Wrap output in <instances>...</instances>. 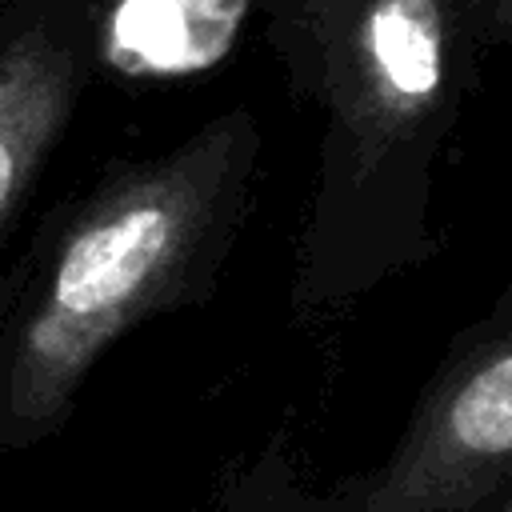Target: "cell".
Wrapping results in <instances>:
<instances>
[{"label":"cell","mask_w":512,"mask_h":512,"mask_svg":"<svg viewBox=\"0 0 512 512\" xmlns=\"http://www.w3.org/2000/svg\"><path fill=\"white\" fill-rule=\"evenodd\" d=\"M256 148L252 116L224 112L80 208L8 352L4 412L16 428L56 420L96 356L192 284L240 208Z\"/></svg>","instance_id":"obj_1"},{"label":"cell","mask_w":512,"mask_h":512,"mask_svg":"<svg viewBox=\"0 0 512 512\" xmlns=\"http://www.w3.org/2000/svg\"><path fill=\"white\" fill-rule=\"evenodd\" d=\"M512 480V320L460 348L348 512H472Z\"/></svg>","instance_id":"obj_3"},{"label":"cell","mask_w":512,"mask_h":512,"mask_svg":"<svg viewBox=\"0 0 512 512\" xmlns=\"http://www.w3.org/2000/svg\"><path fill=\"white\" fill-rule=\"evenodd\" d=\"M0 40V224L60 140L88 80L92 0H24Z\"/></svg>","instance_id":"obj_4"},{"label":"cell","mask_w":512,"mask_h":512,"mask_svg":"<svg viewBox=\"0 0 512 512\" xmlns=\"http://www.w3.org/2000/svg\"><path fill=\"white\" fill-rule=\"evenodd\" d=\"M268 40L324 112L328 204L416 196L480 44L456 0H264Z\"/></svg>","instance_id":"obj_2"},{"label":"cell","mask_w":512,"mask_h":512,"mask_svg":"<svg viewBox=\"0 0 512 512\" xmlns=\"http://www.w3.org/2000/svg\"><path fill=\"white\" fill-rule=\"evenodd\" d=\"M264 0H92L88 56L120 80H188L224 64Z\"/></svg>","instance_id":"obj_5"},{"label":"cell","mask_w":512,"mask_h":512,"mask_svg":"<svg viewBox=\"0 0 512 512\" xmlns=\"http://www.w3.org/2000/svg\"><path fill=\"white\" fill-rule=\"evenodd\" d=\"M480 52L484 48H512V0H456Z\"/></svg>","instance_id":"obj_6"},{"label":"cell","mask_w":512,"mask_h":512,"mask_svg":"<svg viewBox=\"0 0 512 512\" xmlns=\"http://www.w3.org/2000/svg\"><path fill=\"white\" fill-rule=\"evenodd\" d=\"M504 512H512V504H508V508H504Z\"/></svg>","instance_id":"obj_7"}]
</instances>
